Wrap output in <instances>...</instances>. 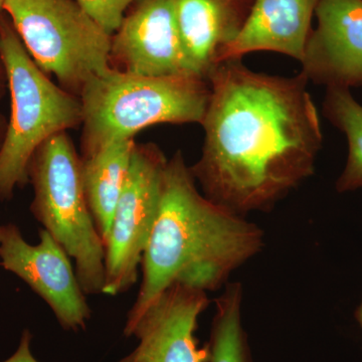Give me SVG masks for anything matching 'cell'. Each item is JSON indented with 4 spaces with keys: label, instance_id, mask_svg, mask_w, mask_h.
<instances>
[{
    "label": "cell",
    "instance_id": "cell-1",
    "mask_svg": "<svg viewBox=\"0 0 362 362\" xmlns=\"http://www.w3.org/2000/svg\"><path fill=\"white\" fill-rule=\"evenodd\" d=\"M207 81L204 146L190 170L202 194L232 213L267 211L315 171L323 134L308 80L230 59Z\"/></svg>",
    "mask_w": 362,
    "mask_h": 362
},
{
    "label": "cell",
    "instance_id": "cell-2",
    "mask_svg": "<svg viewBox=\"0 0 362 362\" xmlns=\"http://www.w3.org/2000/svg\"><path fill=\"white\" fill-rule=\"evenodd\" d=\"M256 223L207 199L182 153L168 159L158 213L141 262L142 280L124 332L175 283L216 291L264 247Z\"/></svg>",
    "mask_w": 362,
    "mask_h": 362
},
{
    "label": "cell",
    "instance_id": "cell-3",
    "mask_svg": "<svg viewBox=\"0 0 362 362\" xmlns=\"http://www.w3.org/2000/svg\"><path fill=\"white\" fill-rule=\"evenodd\" d=\"M209 97L211 85L199 76L150 77L111 68L81 92V156L156 124H202Z\"/></svg>",
    "mask_w": 362,
    "mask_h": 362
},
{
    "label": "cell",
    "instance_id": "cell-4",
    "mask_svg": "<svg viewBox=\"0 0 362 362\" xmlns=\"http://www.w3.org/2000/svg\"><path fill=\"white\" fill-rule=\"evenodd\" d=\"M0 58L6 73L11 116L0 148V202L13 199L28 182L35 150L58 133L82 125L80 98L52 83L14 30L0 18Z\"/></svg>",
    "mask_w": 362,
    "mask_h": 362
},
{
    "label": "cell",
    "instance_id": "cell-5",
    "mask_svg": "<svg viewBox=\"0 0 362 362\" xmlns=\"http://www.w3.org/2000/svg\"><path fill=\"white\" fill-rule=\"evenodd\" d=\"M30 213L75 261L86 295L103 292L105 245L86 197L81 156L66 131L35 150L28 165Z\"/></svg>",
    "mask_w": 362,
    "mask_h": 362
},
{
    "label": "cell",
    "instance_id": "cell-6",
    "mask_svg": "<svg viewBox=\"0 0 362 362\" xmlns=\"http://www.w3.org/2000/svg\"><path fill=\"white\" fill-rule=\"evenodd\" d=\"M4 13L40 70L71 94L110 70L112 35L76 0H4Z\"/></svg>",
    "mask_w": 362,
    "mask_h": 362
},
{
    "label": "cell",
    "instance_id": "cell-7",
    "mask_svg": "<svg viewBox=\"0 0 362 362\" xmlns=\"http://www.w3.org/2000/svg\"><path fill=\"white\" fill-rule=\"evenodd\" d=\"M168 162L157 145L136 143L105 244L103 294L117 296L137 282L158 213Z\"/></svg>",
    "mask_w": 362,
    "mask_h": 362
},
{
    "label": "cell",
    "instance_id": "cell-8",
    "mask_svg": "<svg viewBox=\"0 0 362 362\" xmlns=\"http://www.w3.org/2000/svg\"><path fill=\"white\" fill-rule=\"evenodd\" d=\"M39 239L37 245L28 244L18 226L4 225L0 266L42 298L64 329H85L92 311L70 257L45 228H40Z\"/></svg>",
    "mask_w": 362,
    "mask_h": 362
},
{
    "label": "cell",
    "instance_id": "cell-9",
    "mask_svg": "<svg viewBox=\"0 0 362 362\" xmlns=\"http://www.w3.org/2000/svg\"><path fill=\"white\" fill-rule=\"evenodd\" d=\"M110 66L150 77L197 76L181 40L175 0H137L133 4L112 35Z\"/></svg>",
    "mask_w": 362,
    "mask_h": 362
},
{
    "label": "cell",
    "instance_id": "cell-10",
    "mask_svg": "<svg viewBox=\"0 0 362 362\" xmlns=\"http://www.w3.org/2000/svg\"><path fill=\"white\" fill-rule=\"evenodd\" d=\"M209 304L206 291L180 283L169 286L124 332L139 341L127 362H207L209 349L199 346L195 332Z\"/></svg>",
    "mask_w": 362,
    "mask_h": 362
},
{
    "label": "cell",
    "instance_id": "cell-11",
    "mask_svg": "<svg viewBox=\"0 0 362 362\" xmlns=\"http://www.w3.org/2000/svg\"><path fill=\"white\" fill-rule=\"evenodd\" d=\"M315 18L302 75L326 88L362 87V0H318Z\"/></svg>",
    "mask_w": 362,
    "mask_h": 362
},
{
    "label": "cell",
    "instance_id": "cell-12",
    "mask_svg": "<svg viewBox=\"0 0 362 362\" xmlns=\"http://www.w3.org/2000/svg\"><path fill=\"white\" fill-rule=\"evenodd\" d=\"M318 0H252L239 35L223 49L221 61L255 52H275L301 63L310 37Z\"/></svg>",
    "mask_w": 362,
    "mask_h": 362
},
{
    "label": "cell",
    "instance_id": "cell-13",
    "mask_svg": "<svg viewBox=\"0 0 362 362\" xmlns=\"http://www.w3.org/2000/svg\"><path fill=\"white\" fill-rule=\"evenodd\" d=\"M252 0H175L178 28L192 68L209 78L223 49L239 35Z\"/></svg>",
    "mask_w": 362,
    "mask_h": 362
},
{
    "label": "cell",
    "instance_id": "cell-14",
    "mask_svg": "<svg viewBox=\"0 0 362 362\" xmlns=\"http://www.w3.org/2000/svg\"><path fill=\"white\" fill-rule=\"evenodd\" d=\"M134 139L109 143L81 156V173L85 194L104 245L110 232L117 202L129 173Z\"/></svg>",
    "mask_w": 362,
    "mask_h": 362
},
{
    "label": "cell",
    "instance_id": "cell-15",
    "mask_svg": "<svg viewBox=\"0 0 362 362\" xmlns=\"http://www.w3.org/2000/svg\"><path fill=\"white\" fill-rule=\"evenodd\" d=\"M323 114L341 131L349 144L346 163L335 185L337 192L362 189V105L354 99L349 89L326 88Z\"/></svg>",
    "mask_w": 362,
    "mask_h": 362
},
{
    "label": "cell",
    "instance_id": "cell-16",
    "mask_svg": "<svg viewBox=\"0 0 362 362\" xmlns=\"http://www.w3.org/2000/svg\"><path fill=\"white\" fill-rule=\"evenodd\" d=\"M243 301L242 283H228L216 301L207 362H252L243 324Z\"/></svg>",
    "mask_w": 362,
    "mask_h": 362
},
{
    "label": "cell",
    "instance_id": "cell-17",
    "mask_svg": "<svg viewBox=\"0 0 362 362\" xmlns=\"http://www.w3.org/2000/svg\"><path fill=\"white\" fill-rule=\"evenodd\" d=\"M98 25L113 35L122 23L128 8L137 0H76Z\"/></svg>",
    "mask_w": 362,
    "mask_h": 362
},
{
    "label": "cell",
    "instance_id": "cell-18",
    "mask_svg": "<svg viewBox=\"0 0 362 362\" xmlns=\"http://www.w3.org/2000/svg\"><path fill=\"white\" fill-rule=\"evenodd\" d=\"M33 334L30 330L23 331L20 344L16 352L4 362H40L33 356L32 351ZM118 362H127V356L124 357Z\"/></svg>",
    "mask_w": 362,
    "mask_h": 362
},
{
    "label": "cell",
    "instance_id": "cell-19",
    "mask_svg": "<svg viewBox=\"0 0 362 362\" xmlns=\"http://www.w3.org/2000/svg\"><path fill=\"white\" fill-rule=\"evenodd\" d=\"M7 89V78L6 70H4V63L0 58V100L4 97V93Z\"/></svg>",
    "mask_w": 362,
    "mask_h": 362
},
{
    "label": "cell",
    "instance_id": "cell-20",
    "mask_svg": "<svg viewBox=\"0 0 362 362\" xmlns=\"http://www.w3.org/2000/svg\"><path fill=\"white\" fill-rule=\"evenodd\" d=\"M7 126V119L0 113V148H1L2 142H4V135H6Z\"/></svg>",
    "mask_w": 362,
    "mask_h": 362
},
{
    "label": "cell",
    "instance_id": "cell-21",
    "mask_svg": "<svg viewBox=\"0 0 362 362\" xmlns=\"http://www.w3.org/2000/svg\"><path fill=\"white\" fill-rule=\"evenodd\" d=\"M354 317H356L357 323H358V325L361 326L362 331V299L361 304H359L358 307H357L356 313H354Z\"/></svg>",
    "mask_w": 362,
    "mask_h": 362
},
{
    "label": "cell",
    "instance_id": "cell-22",
    "mask_svg": "<svg viewBox=\"0 0 362 362\" xmlns=\"http://www.w3.org/2000/svg\"><path fill=\"white\" fill-rule=\"evenodd\" d=\"M4 0H0V18H1L2 13H4Z\"/></svg>",
    "mask_w": 362,
    "mask_h": 362
},
{
    "label": "cell",
    "instance_id": "cell-23",
    "mask_svg": "<svg viewBox=\"0 0 362 362\" xmlns=\"http://www.w3.org/2000/svg\"><path fill=\"white\" fill-rule=\"evenodd\" d=\"M2 233H4V225H0V242L2 239Z\"/></svg>",
    "mask_w": 362,
    "mask_h": 362
}]
</instances>
